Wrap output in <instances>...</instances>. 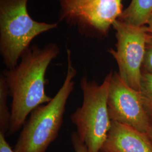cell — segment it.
I'll return each instance as SVG.
<instances>
[{"mask_svg": "<svg viewBox=\"0 0 152 152\" xmlns=\"http://www.w3.org/2000/svg\"><path fill=\"white\" fill-rule=\"evenodd\" d=\"M146 26L148 28V32L152 34V14L148 19Z\"/></svg>", "mask_w": 152, "mask_h": 152, "instance_id": "2e32d148", "label": "cell"}, {"mask_svg": "<svg viewBox=\"0 0 152 152\" xmlns=\"http://www.w3.org/2000/svg\"><path fill=\"white\" fill-rule=\"evenodd\" d=\"M148 117L149 119V127L147 135L149 136L151 141H152V113L148 114Z\"/></svg>", "mask_w": 152, "mask_h": 152, "instance_id": "9a60e30c", "label": "cell"}, {"mask_svg": "<svg viewBox=\"0 0 152 152\" xmlns=\"http://www.w3.org/2000/svg\"><path fill=\"white\" fill-rule=\"evenodd\" d=\"M66 52L67 70L62 86L49 102L39 105L29 114L17 139L14 152H46L58 136L77 73L71 50L67 49Z\"/></svg>", "mask_w": 152, "mask_h": 152, "instance_id": "7a4b0ae2", "label": "cell"}, {"mask_svg": "<svg viewBox=\"0 0 152 152\" xmlns=\"http://www.w3.org/2000/svg\"><path fill=\"white\" fill-rule=\"evenodd\" d=\"M110 119L147 134L149 119L144 108L141 93L129 86L117 71L113 72L108 96Z\"/></svg>", "mask_w": 152, "mask_h": 152, "instance_id": "52a82bcc", "label": "cell"}, {"mask_svg": "<svg viewBox=\"0 0 152 152\" xmlns=\"http://www.w3.org/2000/svg\"><path fill=\"white\" fill-rule=\"evenodd\" d=\"M59 53V48L55 43L47 44L43 48L31 45L22 55L18 65L1 73L12 99L8 135L23 127L34 109L51 100L45 92V76L51 62Z\"/></svg>", "mask_w": 152, "mask_h": 152, "instance_id": "6da1fadb", "label": "cell"}, {"mask_svg": "<svg viewBox=\"0 0 152 152\" xmlns=\"http://www.w3.org/2000/svg\"><path fill=\"white\" fill-rule=\"evenodd\" d=\"M72 146L75 152H88L86 145L81 140L77 132H72L71 135Z\"/></svg>", "mask_w": 152, "mask_h": 152, "instance_id": "4fadbf2b", "label": "cell"}, {"mask_svg": "<svg viewBox=\"0 0 152 152\" xmlns=\"http://www.w3.org/2000/svg\"><path fill=\"white\" fill-rule=\"evenodd\" d=\"M100 152H152V142L147 134L111 121Z\"/></svg>", "mask_w": 152, "mask_h": 152, "instance_id": "ba28073f", "label": "cell"}, {"mask_svg": "<svg viewBox=\"0 0 152 152\" xmlns=\"http://www.w3.org/2000/svg\"><path fill=\"white\" fill-rule=\"evenodd\" d=\"M9 88L4 75H0V132L7 135L10 127L11 110L7 106Z\"/></svg>", "mask_w": 152, "mask_h": 152, "instance_id": "30bf717a", "label": "cell"}, {"mask_svg": "<svg viewBox=\"0 0 152 152\" xmlns=\"http://www.w3.org/2000/svg\"><path fill=\"white\" fill-rule=\"evenodd\" d=\"M112 73L110 71L100 85L86 76L80 80L82 104L71 114V120L88 152H100L110 129L107 103Z\"/></svg>", "mask_w": 152, "mask_h": 152, "instance_id": "277c9868", "label": "cell"}, {"mask_svg": "<svg viewBox=\"0 0 152 152\" xmlns=\"http://www.w3.org/2000/svg\"><path fill=\"white\" fill-rule=\"evenodd\" d=\"M142 73L152 74V34L148 32L145 53L141 66Z\"/></svg>", "mask_w": 152, "mask_h": 152, "instance_id": "7c38bea8", "label": "cell"}, {"mask_svg": "<svg viewBox=\"0 0 152 152\" xmlns=\"http://www.w3.org/2000/svg\"><path fill=\"white\" fill-rule=\"evenodd\" d=\"M59 2H60V4H64L66 2L68 1L69 0H58Z\"/></svg>", "mask_w": 152, "mask_h": 152, "instance_id": "e0dca14e", "label": "cell"}, {"mask_svg": "<svg viewBox=\"0 0 152 152\" xmlns=\"http://www.w3.org/2000/svg\"><path fill=\"white\" fill-rule=\"evenodd\" d=\"M0 152H15L6 139V135L0 132Z\"/></svg>", "mask_w": 152, "mask_h": 152, "instance_id": "5bb4252c", "label": "cell"}, {"mask_svg": "<svg viewBox=\"0 0 152 152\" xmlns=\"http://www.w3.org/2000/svg\"><path fill=\"white\" fill-rule=\"evenodd\" d=\"M123 0H69L60 4L59 20L76 26L87 37L102 38L124 11Z\"/></svg>", "mask_w": 152, "mask_h": 152, "instance_id": "5b68a950", "label": "cell"}, {"mask_svg": "<svg viewBox=\"0 0 152 152\" xmlns=\"http://www.w3.org/2000/svg\"><path fill=\"white\" fill-rule=\"evenodd\" d=\"M28 0H0V54L7 69L18 65L33 39L58 27L57 23L33 20Z\"/></svg>", "mask_w": 152, "mask_h": 152, "instance_id": "3957f363", "label": "cell"}, {"mask_svg": "<svg viewBox=\"0 0 152 152\" xmlns=\"http://www.w3.org/2000/svg\"><path fill=\"white\" fill-rule=\"evenodd\" d=\"M141 97L148 115L152 113V74L142 73L140 89Z\"/></svg>", "mask_w": 152, "mask_h": 152, "instance_id": "8fae6325", "label": "cell"}, {"mask_svg": "<svg viewBox=\"0 0 152 152\" xmlns=\"http://www.w3.org/2000/svg\"><path fill=\"white\" fill-rule=\"evenodd\" d=\"M152 14V0H132L118 19L135 27L146 26Z\"/></svg>", "mask_w": 152, "mask_h": 152, "instance_id": "9c48e42d", "label": "cell"}, {"mask_svg": "<svg viewBox=\"0 0 152 152\" xmlns=\"http://www.w3.org/2000/svg\"><path fill=\"white\" fill-rule=\"evenodd\" d=\"M115 31V49L108 51L117 62L121 79L130 87L140 91L141 66L145 53L147 26L135 27L117 20L113 24Z\"/></svg>", "mask_w": 152, "mask_h": 152, "instance_id": "8992f818", "label": "cell"}]
</instances>
